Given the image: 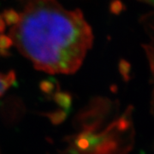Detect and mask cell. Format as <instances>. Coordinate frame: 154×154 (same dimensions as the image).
Masks as SVG:
<instances>
[{"label":"cell","instance_id":"1","mask_svg":"<svg viewBox=\"0 0 154 154\" xmlns=\"http://www.w3.org/2000/svg\"><path fill=\"white\" fill-rule=\"evenodd\" d=\"M7 19L11 45L41 71L75 73L93 45L92 28L81 11L57 0H28Z\"/></svg>","mask_w":154,"mask_h":154},{"label":"cell","instance_id":"2","mask_svg":"<svg viewBox=\"0 0 154 154\" xmlns=\"http://www.w3.org/2000/svg\"><path fill=\"white\" fill-rule=\"evenodd\" d=\"M16 76L13 72L2 73L0 72V96L5 94L13 83L15 82Z\"/></svg>","mask_w":154,"mask_h":154}]
</instances>
